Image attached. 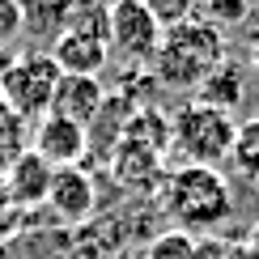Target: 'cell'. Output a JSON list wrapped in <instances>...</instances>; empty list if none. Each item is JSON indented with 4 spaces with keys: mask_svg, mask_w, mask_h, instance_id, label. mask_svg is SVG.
<instances>
[{
    "mask_svg": "<svg viewBox=\"0 0 259 259\" xmlns=\"http://www.w3.org/2000/svg\"><path fill=\"white\" fill-rule=\"evenodd\" d=\"M225 64V34L217 21L191 17L183 26L161 30V42L149 60V77L170 94H196Z\"/></svg>",
    "mask_w": 259,
    "mask_h": 259,
    "instance_id": "obj_1",
    "label": "cell"
},
{
    "mask_svg": "<svg viewBox=\"0 0 259 259\" xmlns=\"http://www.w3.org/2000/svg\"><path fill=\"white\" fill-rule=\"evenodd\" d=\"M161 208L175 230L191 238H212L234 217V191L221 166H170L161 183Z\"/></svg>",
    "mask_w": 259,
    "mask_h": 259,
    "instance_id": "obj_2",
    "label": "cell"
},
{
    "mask_svg": "<svg viewBox=\"0 0 259 259\" xmlns=\"http://www.w3.org/2000/svg\"><path fill=\"white\" fill-rule=\"evenodd\" d=\"M238 123L230 111L208 102H187L170 115V157L175 166H221L234 149Z\"/></svg>",
    "mask_w": 259,
    "mask_h": 259,
    "instance_id": "obj_3",
    "label": "cell"
},
{
    "mask_svg": "<svg viewBox=\"0 0 259 259\" xmlns=\"http://www.w3.org/2000/svg\"><path fill=\"white\" fill-rule=\"evenodd\" d=\"M60 81V68L51 51H26L0 68V98L21 123H38L51 111V90Z\"/></svg>",
    "mask_w": 259,
    "mask_h": 259,
    "instance_id": "obj_4",
    "label": "cell"
},
{
    "mask_svg": "<svg viewBox=\"0 0 259 259\" xmlns=\"http://www.w3.org/2000/svg\"><path fill=\"white\" fill-rule=\"evenodd\" d=\"M106 47L111 60L127 64V68H149L157 42H161V26L149 17V9L140 0H115L106 13Z\"/></svg>",
    "mask_w": 259,
    "mask_h": 259,
    "instance_id": "obj_5",
    "label": "cell"
},
{
    "mask_svg": "<svg viewBox=\"0 0 259 259\" xmlns=\"http://www.w3.org/2000/svg\"><path fill=\"white\" fill-rule=\"evenodd\" d=\"M94 179L85 166H60L51 170V187H47V200H42V208L51 212V221L64 225V230H72V225L90 221L94 217Z\"/></svg>",
    "mask_w": 259,
    "mask_h": 259,
    "instance_id": "obj_6",
    "label": "cell"
},
{
    "mask_svg": "<svg viewBox=\"0 0 259 259\" xmlns=\"http://www.w3.org/2000/svg\"><path fill=\"white\" fill-rule=\"evenodd\" d=\"M106 161H111L115 179H119L127 191H153L170 175L166 153L153 149V145H145V140H132V136H123L119 145L111 149V157H106Z\"/></svg>",
    "mask_w": 259,
    "mask_h": 259,
    "instance_id": "obj_7",
    "label": "cell"
},
{
    "mask_svg": "<svg viewBox=\"0 0 259 259\" xmlns=\"http://www.w3.org/2000/svg\"><path fill=\"white\" fill-rule=\"evenodd\" d=\"M34 153L47 161L51 170H60V166H81L85 153H90V132H85L81 123H72V119H64V115H42V119L34 123Z\"/></svg>",
    "mask_w": 259,
    "mask_h": 259,
    "instance_id": "obj_8",
    "label": "cell"
},
{
    "mask_svg": "<svg viewBox=\"0 0 259 259\" xmlns=\"http://www.w3.org/2000/svg\"><path fill=\"white\" fill-rule=\"evenodd\" d=\"M106 102V85L102 77H77V72H60L56 90H51V115H64V119L90 127L94 115L102 111Z\"/></svg>",
    "mask_w": 259,
    "mask_h": 259,
    "instance_id": "obj_9",
    "label": "cell"
},
{
    "mask_svg": "<svg viewBox=\"0 0 259 259\" xmlns=\"http://www.w3.org/2000/svg\"><path fill=\"white\" fill-rule=\"evenodd\" d=\"M0 183H5L9 200H13L21 212L42 208V200H47V187H51V166L34 153V149H21V153L9 161V170H5V179H0Z\"/></svg>",
    "mask_w": 259,
    "mask_h": 259,
    "instance_id": "obj_10",
    "label": "cell"
},
{
    "mask_svg": "<svg viewBox=\"0 0 259 259\" xmlns=\"http://www.w3.org/2000/svg\"><path fill=\"white\" fill-rule=\"evenodd\" d=\"M51 60L60 72H77V77H102V68L111 64V47L106 38H90V34H64L51 42Z\"/></svg>",
    "mask_w": 259,
    "mask_h": 259,
    "instance_id": "obj_11",
    "label": "cell"
},
{
    "mask_svg": "<svg viewBox=\"0 0 259 259\" xmlns=\"http://www.w3.org/2000/svg\"><path fill=\"white\" fill-rule=\"evenodd\" d=\"M17 9H21V34L60 38L68 26L72 0H17Z\"/></svg>",
    "mask_w": 259,
    "mask_h": 259,
    "instance_id": "obj_12",
    "label": "cell"
},
{
    "mask_svg": "<svg viewBox=\"0 0 259 259\" xmlns=\"http://www.w3.org/2000/svg\"><path fill=\"white\" fill-rule=\"evenodd\" d=\"M242 98H246V77H242L238 64H230V60L196 90V102H208V106H217V111H234Z\"/></svg>",
    "mask_w": 259,
    "mask_h": 259,
    "instance_id": "obj_13",
    "label": "cell"
},
{
    "mask_svg": "<svg viewBox=\"0 0 259 259\" xmlns=\"http://www.w3.org/2000/svg\"><path fill=\"white\" fill-rule=\"evenodd\" d=\"M230 161L242 179L259 183V115H251L246 123H238V136H234V149H230Z\"/></svg>",
    "mask_w": 259,
    "mask_h": 259,
    "instance_id": "obj_14",
    "label": "cell"
},
{
    "mask_svg": "<svg viewBox=\"0 0 259 259\" xmlns=\"http://www.w3.org/2000/svg\"><path fill=\"white\" fill-rule=\"evenodd\" d=\"M196 246H200V238H191V234L161 230V234H153V242L145 246V259H196Z\"/></svg>",
    "mask_w": 259,
    "mask_h": 259,
    "instance_id": "obj_15",
    "label": "cell"
},
{
    "mask_svg": "<svg viewBox=\"0 0 259 259\" xmlns=\"http://www.w3.org/2000/svg\"><path fill=\"white\" fill-rule=\"evenodd\" d=\"M140 5L149 9V17H153L161 30H170V26H183V21L196 17L200 0H140Z\"/></svg>",
    "mask_w": 259,
    "mask_h": 259,
    "instance_id": "obj_16",
    "label": "cell"
},
{
    "mask_svg": "<svg viewBox=\"0 0 259 259\" xmlns=\"http://www.w3.org/2000/svg\"><path fill=\"white\" fill-rule=\"evenodd\" d=\"M21 34V9L17 0H0V51L9 47V42H17Z\"/></svg>",
    "mask_w": 259,
    "mask_h": 259,
    "instance_id": "obj_17",
    "label": "cell"
},
{
    "mask_svg": "<svg viewBox=\"0 0 259 259\" xmlns=\"http://www.w3.org/2000/svg\"><path fill=\"white\" fill-rule=\"evenodd\" d=\"M21 221H26V212H21L17 204L9 200L5 183H0V242H5V238H13V234L21 230Z\"/></svg>",
    "mask_w": 259,
    "mask_h": 259,
    "instance_id": "obj_18",
    "label": "cell"
},
{
    "mask_svg": "<svg viewBox=\"0 0 259 259\" xmlns=\"http://www.w3.org/2000/svg\"><path fill=\"white\" fill-rule=\"evenodd\" d=\"M21 127H26V123H21L17 115L9 111V102L0 98V140H5V145H17V149H21Z\"/></svg>",
    "mask_w": 259,
    "mask_h": 259,
    "instance_id": "obj_19",
    "label": "cell"
},
{
    "mask_svg": "<svg viewBox=\"0 0 259 259\" xmlns=\"http://www.w3.org/2000/svg\"><path fill=\"white\" fill-rule=\"evenodd\" d=\"M242 251H246V259H259V221L246 230V238H242Z\"/></svg>",
    "mask_w": 259,
    "mask_h": 259,
    "instance_id": "obj_20",
    "label": "cell"
},
{
    "mask_svg": "<svg viewBox=\"0 0 259 259\" xmlns=\"http://www.w3.org/2000/svg\"><path fill=\"white\" fill-rule=\"evenodd\" d=\"M17 153H21L17 145H5V140H0V179H5V170H9V161H13Z\"/></svg>",
    "mask_w": 259,
    "mask_h": 259,
    "instance_id": "obj_21",
    "label": "cell"
},
{
    "mask_svg": "<svg viewBox=\"0 0 259 259\" xmlns=\"http://www.w3.org/2000/svg\"><path fill=\"white\" fill-rule=\"evenodd\" d=\"M0 259H5V255H0Z\"/></svg>",
    "mask_w": 259,
    "mask_h": 259,
    "instance_id": "obj_22",
    "label": "cell"
}]
</instances>
